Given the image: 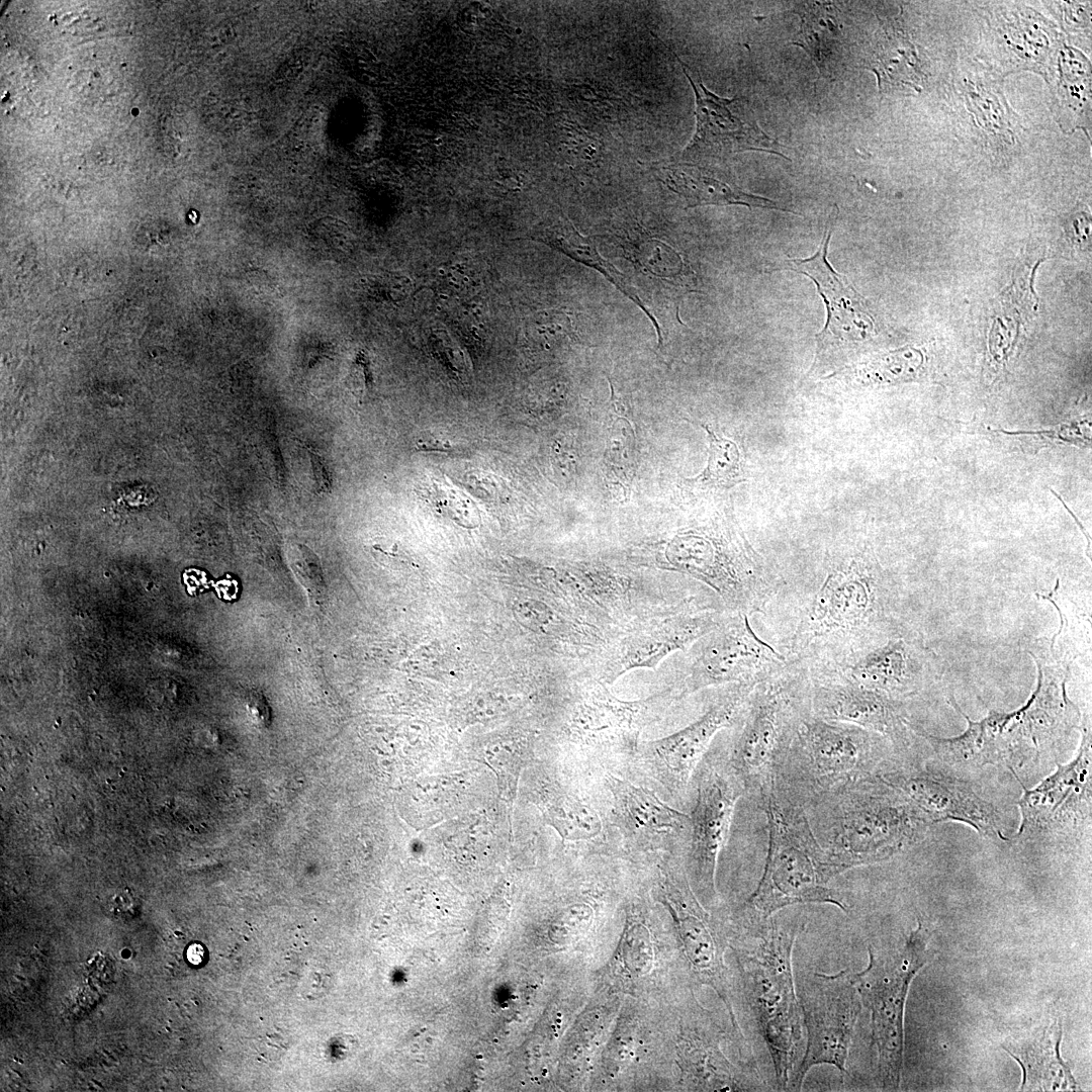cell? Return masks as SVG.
Wrapping results in <instances>:
<instances>
[{
	"label": "cell",
	"instance_id": "8d00e7d4",
	"mask_svg": "<svg viewBox=\"0 0 1092 1092\" xmlns=\"http://www.w3.org/2000/svg\"><path fill=\"white\" fill-rule=\"evenodd\" d=\"M187 958H188V961L193 965L200 964L203 961V958H204V949H203V947L201 945H199V944H196V943L190 945L188 950H187Z\"/></svg>",
	"mask_w": 1092,
	"mask_h": 1092
},
{
	"label": "cell",
	"instance_id": "2e32d148",
	"mask_svg": "<svg viewBox=\"0 0 1092 1092\" xmlns=\"http://www.w3.org/2000/svg\"><path fill=\"white\" fill-rule=\"evenodd\" d=\"M536 802L545 820L563 840L577 845L580 855L624 859L621 839L614 827L606 790L595 769L577 766L576 779L562 785L539 784Z\"/></svg>",
	"mask_w": 1092,
	"mask_h": 1092
},
{
	"label": "cell",
	"instance_id": "3957f363",
	"mask_svg": "<svg viewBox=\"0 0 1092 1092\" xmlns=\"http://www.w3.org/2000/svg\"><path fill=\"white\" fill-rule=\"evenodd\" d=\"M768 847L761 878L735 915L766 919L797 904L822 903L847 912L841 893L829 886L840 875L820 845L805 808L774 781L759 789Z\"/></svg>",
	"mask_w": 1092,
	"mask_h": 1092
},
{
	"label": "cell",
	"instance_id": "8992f818",
	"mask_svg": "<svg viewBox=\"0 0 1092 1092\" xmlns=\"http://www.w3.org/2000/svg\"><path fill=\"white\" fill-rule=\"evenodd\" d=\"M684 697L680 679L647 698L623 701L606 684L587 677L579 689L568 725L577 766L628 765L639 748L644 729L661 719Z\"/></svg>",
	"mask_w": 1092,
	"mask_h": 1092
},
{
	"label": "cell",
	"instance_id": "1f68e13d",
	"mask_svg": "<svg viewBox=\"0 0 1092 1092\" xmlns=\"http://www.w3.org/2000/svg\"><path fill=\"white\" fill-rule=\"evenodd\" d=\"M364 282L368 293L380 300L397 301L406 290L403 278L389 273L370 275Z\"/></svg>",
	"mask_w": 1092,
	"mask_h": 1092
},
{
	"label": "cell",
	"instance_id": "484cf974",
	"mask_svg": "<svg viewBox=\"0 0 1092 1092\" xmlns=\"http://www.w3.org/2000/svg\"><path fill=\"white\" fill-rule=\"evenodd\" d=\"M918 61L914 47L903 34L887 33L872 61L880 88L905 86L916 89L921 76Z\"/></svg>",
	"mask_w": 1092,
	"mask_h": 1092
},
{
	"label": "cell",
	"instance_id": "e0dca14e",
	"mask_svg": "<svg viewBox=\"0 0 1092 1092\" xmlns=\"http://www.w3.org/2000/svg\"><path fill=\"white\" fill-rule=\"evenodd\" d=\"M724 618L715 610L694 607L640 621L609 647L595 678L608 685L632 668H653L671 652L691 647Z\"/></svg>",
	"mask_w": 1092,
	"mask_h": 1092
},
{
	"label": "cell",
	"instance_id": "cb8c5ba5",
	"mask_svg": "<svg viewBox=\"0 0 1092 1092\" xmlns=\"http://www.w3.org/2000/svg\"><path fill=\"white\" fill-rule=\"evenodd\" d=\"M657 176L672 191L686 198L690 207L701 205L741 204L793 212L777 202L746 193L719 179L714 171L686 162L663 164L655 168Z\"/></svg>",
	"mask_w": 1092,
	"mask_h": 1092
},
{
	"label": "cell",
	"instance_id": "ac0fdd59",
	"mask_svg": "<svg viewBox=\"0 0 1092 1092\" xmlns=\"http://www.w3.org/2000/svg\"><path fill=\"white\" fill-rule=\"evenodd\" d=\"M696 98V131L680 154L686 163L723 159L744 151H765L784 157L781 145L766 135L744 97L722 98L709 91L700 78H693L688 66L676 56Z\"/></svg>",
	"mask_w": 1092,
	"mask_h": 1092
},
{
	"label": "cell",
	"instance_id": "ba28073f",
	"mask_svg": "<svg viewBox=\"0 0 1092 1092\" xmlns=\"http://www.w3.org/2000/svg\"><path fill=\"white\" fill-rule=\"evenodd\" d=\"M891 594L876 562L857 555L833 567L812 595L800 623V649L837 638H855L885 627Z\"/></svg>",
	"mask_w": 1092,
	"mask_h": 1092
},
{
	"label": "cell",
	"instance_id": "d590c367",
	"mask_svg": "<svg viewBox=\"0 0 1092 1092\" xmlns=\"http://www.w3.org/2000/svg\"><path fill=\"white\" fill-rule=\"evenodd\" d=\"M309 454L311 462L313 463L315 480L320 485V489L328 490L331 483L327 476V471L325 470L323 463L316 459L317 457L314 454H311V452H309Z\"/></svg>",
	"mask_w": 1092,
	"mask_h": 1092
},
{
	"label": "cell",
	"instance_id": "7c38bea8",
	"mask_svg": "<svg viewBox=\"0 0 1092 1092\" xmlns=\"http://www.w3.org/2000/svg\"><path fill=\"white\" fill-rule=\"evenodd\" d=\"M771 677L750 693L738 719L740 727L727 747L745 793L758 792L775 778L800 717L810 708L796 684Z\"/></svg>",
	"mask_w": 1092,
	"mask_h": 1092
},
{
	"label": "cell",
	"instance_id": "52a82bcc",
	"mask_svg": "<svg viewBox=\"0 0 1092 1092\" xmlns=\"http://www.w3.org/2000/svg\"><path fill=\"white\" fill-rule=\"evenodd\" d=\"M928 933L921 922L892 952L869 946L867 967L852 973L861 1004L871 1013L873 1041L885 1090L900 1087L904 1052V1009L911 981L926 963Z\"/></svg>",
	"mask_w": 1092,
	"mask_h": 1092
},
{
	"label": "cell",
	"instance_id": "603a6c76",
	"mask_svg": "<svg viewBox=\"0 0 1092 1092\" xmlns=\"http://www.w3.org/2000/svg\"><path fill=\"white\" fill-rule=\"evenodd\" d=\"M811 712L821 718L851 723L886 737L893 746H908L910 720L904 702L862 687L844 676L818 680L810 695Z\"/></svg>",
	"mask_w": 1092,
	"mask_h": 1092
},
{
	"label": "cell",
	"instance_id": "44dd1931",
	"mask_svg": "<svg viewBox=\"0 0 1092 1092\" xmlns=\"http://www.w3.org/2000/svg\"><path fill=\"white\" fill-rule=\"evenodd\" d=\"M899 792L924 821H958L981 835L1006 840L998 810L961 780L931 770L896 767L878 775Z\"/></svg>",
	"mask_w": 1092,
	"mask_h": 1092
},
{
	"label": "cell",
	"instance_id": "5bb4252c",
	"mask_svg": "<svg viewBox=\"0 0 1092 1092\" xmlns=\"http://www.w3.org/2000/svg\"><path fill=\"white\" fill-rule=\"evenodd\" d=\"M646 877L654 898L673 916L691 971L722 997L732 1024V1011L723 963L724 937L690 886L682 858L662 856L646 867Z\"/></svg>",
	"mask_w": 1092,
	"mask_h": 1092
},
{
	"label": "cell",
	"instance_id": "6da1fadb",
	"mask_svg": "<svg viewBox=\"0 0 1092 1092\" xmlns=\"http://www.w3.org/2000/svg\"><path fill=\"white\" fill-rule=\"evenodd\" d=\"M1035 664L1036 688L1018 710H992L985 718L974 721L951 696L949 702L966 719L968 727L950 738L924 735L938 757L958 767L1004 764L1013 770L1039 759L1063 742L1079 721V711L1066 693L1068 671L1053 660Z\"/></svg>",
	"mask_w": 1092,
	"mask_h": 1092
},
{
	"label": "cell",
	"instance_id": "9a60e30c",
	"mask_svg": "<svg viewBox=\"0 0 1092 1092\" xmlns=\"http://www.w3.org/2000/svg\"><path fill=\"white\" fill-rule=\"evenodd\" d=\"M692 646L680 676L685 695L731 684H759L776 674L786 658L752 630L747 614L732 613Z\"/></svg>",
	"mask_w": 1092,
	"mask_h": 1092
},
{
	"label": "cell",
	"instance_id": "e575fe53",
	"mask_svg": "<svg viewBox=\"0 0 1092 1092\" xmlns=\"http://www.w3.org/2000/svg\"><path fill=\"white\" fill-rule=\"evenodd\" d=\"M365 364L362 361L355 362L351 370L350 384L354 394L360 398L364 396L367 388V376Z\"/></svg>",
	"mask_w": 1092,
	"mask_h": 1092
},
{
	"label": "cell",
	"instance_id": "83f0119b",
	"mask_svg": "<svg viewBox=\"0 0 1092 1092\" xmlns=\"http://www.w3.org/2000/svg\"><path fill=\"white\" fill-rule=\"evenodd\" d=\"M797 13L801 17V29L794 43L802 47L826 76V62L839 31L833 7L829 3L809 2L801 5Z\"/></svg>",
	"mask_w": 1092,
	"mask_h": 1092
},
{
	"label": "cell",
	"instance_id": "8fae6325",
	"mask_svg": "<svg viewBox=\"0 0 1092 1092\" xmlns=\"http://www.w3.org/2000/svg\"><path fill=\"white\" fill-rule=\"evenodd\" d=\"M758 684L723 686L697 720L665 737L641 741L630 769L665 801L685 810L691 778L718 732L734 725Z\"/></svg>",
	"mask_w": 1092,
	"mask_h": 1092
},
{
	"label": "cell",
	"instance_id": "836d02e7",
	"mask_svg": "<svg viewBox=\"0 0 1092 1092\" xmlns=\"http://www.w3.org/2000/svg\"><path fill=\"white\" fill-rule=\"evenodd\" d=\"M288 1049V1040L282 1032L267 1033L260 1041L259 1051L269 1060L279 1059Z\"/></svg>",
	"mask_w": 1092,
	"mask_h": 1092
},
{
	"label": "cell",
	"instance_id": "277c9868",
	"mask_svg": "<svg viewBox=\"0 0 1092 1092\" xmlns=\"http://www.w3.org/2000/svg\"><path fill=\"white\" fill-rule=\"evenodd\" d=\"M808 808L813 831L840 874L890 858L917 839L924 821L878 775L847 783Z\"/></svg>",
	"mask_w": 1092,
	"mask_h": 1092
},
{
	"label": "cell",
	"instance_id": "4fadbf2b",
	"mask_svg": "<svg viewBox=\"0 0 1092 1092\" xmlns=\"http://www.w3.org/2000/svg\"><path fill=\"white\" fill-rule=\"evenodd\" d=\"M797 996L806 1045L789 1087L796 1091L801 1089L809 1071L820 1065H830L841 1077L845 1075L849 1048L862 1006L852 973L845 969L833 974H809L801 980Z\"/></svg>",
	"mask_w": 1092,
	"mask_h": 1092
},
{
	"label": "cell",
	"instance_id": "ffe728a7",
	"mask_svg": "<svg viewBox=\"0 0 1092 1092\" xmlns=\"http://www.w3.org/2000/svg\"><path fill=\"white\" fill-rule=\"evenodd\" d=\"M838 215L835 209L826 224L823 240L818 251L807 259H789L768 272L793 270L810 277L818 287L826 308L827 321L824 330L816 335L817 350L814 364L809 374L819 373L829 368L840 366L845 361V344L858 340L853 325L859 330L866 329L862 323L860 295L852 288L845 276L835 272L826 256L834 223Z\"/></svg>",
	"mask_w": 1092,
	"mask_h": 1092
},
{
	"label": "cell",
	"instance_id": "9c48e42d",
	"mask_svg": "<svg viewBox=\"0 0 1092 1092\" xmlns=\"http://www.w3.org/2000/svg\"><path fill=\"white\" fill-rule=\"evenodd\" d=\"M592 769L606 790L624 859L646 864L666 855L685 857L691 835L688 812L665 801L629 765Z\"/></svg>",
	"mask_w": 1092,
	"mask_h": 1092
},
{
	"label": "cell",
	"instance_id": "4dcf8cb0",
	"mask_svg": "<svg viewBox=\"0 0 1092 1092\" xmlns=\"http://www.w3.org/2000/svg\"><path fill=\"white\" fill-rule=\"evenodd\" d=\"M310 236L314 243L326 252L344 254L351 248L349 230L343 222L331 217L314 222Z\"/></svg>",
	"mask_w": 1092,
	"mask_h": 1092
},
{
	"label": "cell",
	"instance_id": "f1b7e54d",
	"mask_svg": "<svg viewBox=\"0 0 1092 1092\" xmlns=\"http://www.w3.org/2000/svg\"><path fill=\"white\" fill-rule=\"evenodd\" d=\"M708 433V463L705 470L695 479L704 485L729 488L745 480L741 452L738 445L716 433L707 425H702Z\"/></svg>",
	"mask_w": 1092,
	"mask_h": 1092
},
{
	"label": "cell",
	"instance_id": "30bf717a",
	"mask_svg": "<svg viewBox=\"0 0 1092 1092\" xmlns=\"http://www.w3.org/2000/svg\"><path fill=\"white\" fill-rule=\"evenodd\" d=\"M694 793L691 835L684 857L690 886L701 903H717L715 874L727 843L735 807L745 789L731 766L727 748H711L699 761L689 785Z\"/></svg>",
	"mask_w": 1092,
	"mask_h": 1092
},
{
	"label": "cell",
	"instance_id": "7402d4cb",
	"mask_svg": "<svg viewBox=\"0 0 1092 1092\" xmlns=\"http://www.w3.org/2000/svg\"><path fill=\"white\" fill-rule=\"evenodd\" d=\"M844 670L845 678L904 701L934 685L941 677L942 662L922 642L898 637L870 648Z\"/></svg>",
	"mask_w": 1092,
	"mask_h": 1092
},
{
	"label": "cell",
	"instance_id": "d6a6232c",
	"mask_svg": "<svg viewBox=\"0 0 1092 1092\" xmlns=\"http://www.w3.org/2000/svg\"><path fill=\"white\" fill-rule=\"evenodd\" d=\"M297 551L301 559H294L296 572L300 575L305 586L310 589V592H313V595L321 596L324 587L322 570L318 565L314 563L313 558L306 557V550H304V548H299Z\"/></svg>",
	"mask_w": 1092,
	"mask_h": 1092
},
{
	"label": "cell",
	"instance_id": "4316f807",
	"mask_svg": "<svg viewBox=\"0 0 1092 1092\" xmlns=\"http://www.w3.org/2000/svg\"><path fill=\"white\" fill-rule=\"evenodd\" d=\"M543 241L548 245L558 249L565 255L572 259L588 265L599 272H601L607 279H609L614 285L617 286L626 296L632 299L638 306H640L645 313L650 317L658 334L659 344L661 342L660 329L656 320L645 307L636 291L626 281L624 275L617 270L611 263L601 257L595 241L592 237L580 236L571 225L569 228H563L561 230H553L546 232L543 237Z\"/></svg>",
	"mask_w": 1092,
	"mask_h": 1092
},
{
	"label": "cell",
	"instance_id": "d6986e66",
	"mask_svg": "<svg viewBox=\"0 0 1092 1092\" xmlns=\"http://www.w3.org/2000/svg\"><path fill=\"white\" fill-rule=\"evenodd\" d=\"M1091 727L1085 723L1075 758L1058 764L1057 770L1032 789L1020 782L1023 794L1019 835L1058 832L1082 824L1091 813Z\"/></svg>",
	"mask_w": 1092,
	"mask_h": 1092
},
{
	"label": "cell",
	"instance_id": "5b68a950",
	"mask_svg": "<svg viewBox=\"0 0 1092 1092\" xmlns=\"http://www.w3.org/2000/svg\"><path fill=\"white\" fill-rule=\"evenodd\" d=\"M891 742L860 726L821 718L808 709L775 774V783L805 809L823 795L879 775Z\"/></svg>",
	"mask_w": 1092,
	"mask_h": 1092
},
{
	"label": "cell",
	"instance_id": "7a4b0ae2",
	"mask_svg": "<svg viewBox=\"0 0 1092 1092\" xmlns=\"http://www.w3.org/2000/svg\"><path fill=\"white\" fill-rule=\"evenodd\" d=\"M742 936L733 947L743 992L768 1051L779 1090H789L803 1037L792 954L803 921L736 916Z\"/></svg>",
	"mask_w": 1092,
	"mask_h": 1092
},
{
	"label": "cell",
	"instance_id": "d4e9b609",
	"mask_svg": "<svg viewBox=\"0 0 1092 1092\" xmlns=\"http://www.w3.org/2000/svg\"><path fill=\"white\" fill-rule=\"evenodd\" d=\"M1062 1028L1057 1022L1040 1034L1004 1049L1015 1058L1023 1071V1090H1076L1070 1066L1060 1055Z\"/></svg>",
	"mask_w": 1092,
	"mask_h": 1092
},
{
	"label": "cell",
	"instance_id": "f546056e",
	"mask_svg": "<svg viewBox=\"0 0 1092 1092\" xmlns=\"http://www.w3.org/2000/svg\"><path fill=\"white\" fill-rule=\"evenodd\" d=\"M922 364L917 350L906 347L878 356L855 369L858 381L870 383H895L914 378Z\"/></svg>",
	"mask_w": 1092,
	"mask_h": 1092
}]
</instances>
